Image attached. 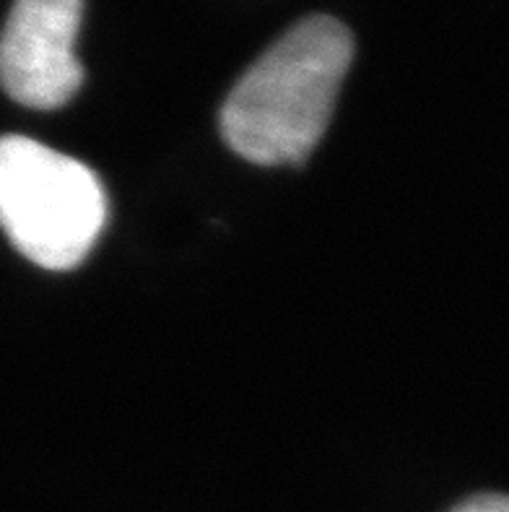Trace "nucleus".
Returning <instances> with one entry per match:
<instances>
[{
  "mask_svg": "<svg viewBox=\"0 0 509 512\" xmlns=\"http://www.w3.org/2000/svg\"><path fill=\"white\" fill-rule=\"evenodd\" d=\"M84 0H13L0 34V86L29 110H58L84 84L76 39Z\"/></svg>",
  "mask_w": 509,
  "mask_h": 512,
  "instance_id": "7ed1b4c3",
  "label": "nucleus"
},
{
  "mask_svg": "<svg viewBox=\"0 0 509 512\" xmlns=\"http://www.w3.org/2000/svg\"><path fill=\"white\" fill-rule=\"evenodd\" d=\"M452 512H509V497H504V494H478Z\"/></svg>",
  "mask_w": 509,
  "mask_h": 512,
  "instance_id": "20e7f679",
  "label": "nucleus"
},
{
  "mask_svg": "<svg viewBox=\"0 0 509 512\" xmlns=\"http://www.w3.org/2000/svg\"><path fill=\"white\" fill-rule=\"evenodd\" d=\"M107 221L99 177L73 156L26 136H0V229L47 271L81 266Z\"/></svg>",
  "mask_w": 509,
  "mask_h": 512,
  "instance_id": "f03ea898",
  "label": "nucleus"
},
{
  "mask_svg": "<svg viewBox=\"0 0 509 512\" xmlns=\"http://www.w3.org/2000/svg\"><path fill=\"white\" fill-rule=\"evenodd\" d=\"M354 58L341 21L310 16L273 42L247 68L221 107V136L260 167L302 164L330 125Z\"/></svg>",
  "mask_w": 509,
  "mask_h": 512,
  "instance_id": "f257e3e1",
  "label": "nucleus"
}]
</instances>
